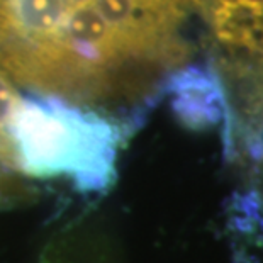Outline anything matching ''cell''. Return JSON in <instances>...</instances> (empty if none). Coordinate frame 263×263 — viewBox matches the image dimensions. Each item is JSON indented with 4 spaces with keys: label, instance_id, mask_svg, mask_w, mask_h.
Segmentation results:
<instances>
[{
    "label": "cell",
    "instance_id": "obj_3",
    "mask_svg": "<svg viewBox=\"0 0 263 263\" xmlns=\"http://www.w3.org/2000/svg\"><path fill=\"white\" fill-rule=\"evenodd\" d=\"M163 92L172 97L178 121L190 129H209L226 122L231 131V114L219 73L200 66L173 71L163 80Z\"/></svg>",
    "mask_w": 263,
    "mask_h": 263
},
{
    "label": "cell",
    "instance_id": "obj_2",
    "mask_svg": "<svg viewBox=\"0 0 263 263\" xmlns=\"http://www.w3.org/2000/svg\"><path fill=\"white\" fill-rule=\"evenodd\" d=\"M14 168L37 178H66L83 194L116 180L122 127L110 117L51 95L21 99L10 127Z\"/></svg>",
    "mask_w": 263,
    "mask_h": 263
},
{
    "label": "cell",
    "instance_id": "obj_4",
    "mask_svg": "<svg viewBox=\"0 0 263 263\" xmlns=\"http://www.w3.org/2000/svg\"><path fill=\"white\" fill-rule=\"evenodd\" d=\"M21 99L22 95L14 87L12 80L4 71H0V165L7 166L9 170H15L10 127Z\"/></svg>",
    "mask_w": 263,
    "mask_h": 263
},
{
    "label": "cell",
    "instance_id": "obj_1",
    "mask_svg": "<svg viewBox=\"0 0 263 263\" xmlns=\"http://www.w3.org/2000/svg\"><path fill=\"white\" fill-rule=\"evenodd\" d=\"M185 0H0V71L90 109L185 63Z\"/></svg>",
    "mask_w": 263,
    "mask_h": 263
}]
</instances>
